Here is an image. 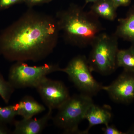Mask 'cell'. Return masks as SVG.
<instances>
[{
	"instance_id": "cell-1",
	"label": "cell",
	"mask_w": 134,
	"mask_h": 134,
	"mask_svg": "<svg viewBox=\"0 0 134 134\" xmlns=\"http://www.w3.org/2000/svg\"><path fill=\"white\" fill-rule=\"evenodd\" d=\"M59 31L56 19L28 13L3 36L0 54L12 61H39L53 52Z\"/></svg>"
},
{
	"instance_id": "cell-2",
	"label": "cell",
	"mask_w": 134,
	"mask_h": 134,
	"mask_svg": "<svg viewBox=\"0 0 134 134\" xmlns=\"http://www.w3.org/2000/svg\"><path fill=\"white\" fill-rule=\"evenodd\" d=\"M57 16L60 31L66 41L79 47L91 46L103 30L98 16L77 5H71Z\"/></svg>"
},
{
	"instance_id": "cell-3",
	"label": "cell",
	"mask_w": 134,
	"mask_h": 134,
	"mask_svg": "<svg viewBox=\"0 0 134 134\" xmlns=\"http://www.w3.org/2000/svg\"><path fill=\"white\" fill-rule=\"evenodd\" d=\"M92 97L82 93L70 96L52 117L54 125L63 130L65 134H86L85 131H80L78 127L93 103Z\"/></svg>"
},
{
	"instance_id": "cell-4",
	"label": "cell",
	"mask_w": 134,
	"mask_h": 134,
	"mask_svg": "<svg viewBox=\"0 0 134 134\" xmlns=\"http://www.w3.org/2000/svg\"><path fill=\"white\" fill-rule=\"evenodd\" d=\"M118 38L115 34L110 35L102 32L97 37L92 44L88 59L92 72L108 75L116 70L119 50Z\"/></svg>"
},
{
	"instance_id": "cell-5",
	"label": "cell",
	"mask_w": 134,
	"mask_h": 134,
	"mask_svg": "<svg viewBox=\"0 0 134 134\" xmlns=\"http://www.w3.org/2000/svg\"><path fill=\"white\" fill-rule=\"evenodd\" d=\"M61 69L57 64L30 66L24 62H17L9 70L8 81L15 89L36 88L47 75Z\"/></svg>"
},
{
	"instance_id": "cell-6",
	"label": "cell",
	"mask_w": 134,
	"mask_h": 134,
	"mask_svg": "<svg viewBox=\"0 0 134 134\" xmlns=\"http://www.w3.org/2000/svg\"><path fill=\"white\" fill-rule=\"evenodd\" d=\"M60 71L68 75L70 80L81 93L92 97L102 90L103 85L93 77L88 59L84 55L73 58Z\"/></svg>"
},
{
	"instance_id": "cell-7",
	"label": "cell",
	"mask_w": 134,
	"mask_h": 134,
	"mask_svg": "<svg viewBox=\"0 0 134 134\" xmlns=\"http://www.w3.org/2000/svg\"><path fill=\"white\" fill-rule=\"evenodd\" d=\"M36 89L48 110L58 109L70 97L68 89L63 82L47 77Z\"/></svg>"
},
{
	"instance_id": "cell-8",
	"label": "cell",
	"mask_w": 134,
	"mask_h": 134,
	"mask_svg": "<svg viewBox=\"0 0 134 134\" xmlns=\"http://www.w3.org/2000/svg\"><path fill=\"white\" fill-rule=\"evenodd\" d=\"M102 90L115 102L128 104L134 100V72L123 70V72L110 85Z\"/></svg>"
},
{
	"instance_id": "cell-9",
	"label": "cell",
	"mask_w": 134,
	"mask_h": 134,
	"mask_svg": "<svg viewBox=\"0 0 134 134\" xmlns=\"http://www.w3.org/2000/svg\"><path fill=\"white\" fill-rule=\"evenodd\" d=\"M53 110L48 112L39 119L32 118L23 119L20 120H15L14 123V129L13 134H39L43 132L52 119Z\"/></svg>"
},
{
	"instance_id": "cell-10",
	"label": "cell",
	"mask_w": 134,
	"mask_h": 134,
	"mask_svg": "<svg viewBox=\"0 0 134 134\" xmlns=\"http://www.w3.org/2000/svg\"><path fill=\"white\" fill-rule=\"evenodd\" d=\"M112 116L111 109L110 106H99L93 103L89 107L85 115V119L89 122L88 127L85 130L86 134L88 133L91 128L96 125L109 124Z\"/></svg>"
},
{
	"instance_id": "cell-11",
	"label": "cell",
	"mask_w": 134,
	"mask_h": 134,
	"mask_svg": "<svg viewBox=\"0 0 134 134\" xmlns=\"http://www.w3.org/2000/svg\"><path fill=\"white\" fill-rule=\"evenodd\" d=\"M15 105L17 115L21 116L23 119L32 118L46 110L44 105L30 96H24Z\"/></svg>"
},
{
	"instance_id": "cell-12",
	"label": "cell",
	"mask_w": 134,
	"mask_h": 134,
	"mask_svg": "<svg viewBox=\"0 0 134 134\" xmlns=\"http://www.w3.org/2000/svg\"><path fill=\"white\" fill-rule=\"evenodd\" d=\"M119 22L115 35L134 44V5L130 9L126 16L119 19Z\"/></svg>"
},
{
	"instance_id": "cell-13",
	"label": "cell",
	"mask_w": 134,
	"mask_h": 134,
	"mask_svg": "<svg viewBox=\"0 0 134 134\" xmlns=\"http://www.w3.org/2000/svg\"><path fill=\"white\" fill-rule=\"evenodd\" d=\"M117 9L112 0H98L93 3L91 10L99 18L113 21L117 17Z\"/></svg>"
},
{
	"instance_id": "cell-14",
	"label": "cell",
	"mask_w": 134,
	"mask_h": 134,
	"mask_svg": "<svg viewBox=\"0 0 134 134\" xmlns=\"http://www.w3.org/2000/svg\"><path fill=\"white\" fill-rule=\"evenodd\" d=\"M117 67L134 72V46L126 49L119 50L117 56Z\"/></svg>"
},
{
	"instance_id": "cell-15",
	"label": "cell",
	"mask_w": 134,
	"mask_h": 134,
	"mask_svg": "<svg viewBox=\"0 0 134 134\" xmlns=\"http://www.w3.org/2000/svg\"><path fill=\"white\" fill-rule=\"evenodd\" d=\"M17 115L15 105L2 107L0 106V122L4 124H14Z\"/></svg>"
},
{
	"instance_id": "cell-16",
	"label": "cell",
	"mask_w": 134,
	"mask_h": 134,
	"mask_svg": "<svg viewBox=\"0 0 134 134\" xmlns=\"http://www.w3.org/2000/svg\"><path fill=\"white\" fill-rule=\"evenodd\" d=\"M15 88L0 74V97L6 104L9 100L15 91Z\"/></svg>"
},
{
	"instance_id": "cell-17",
	"label": "cell",
	"mask_w": 134,
	"mask_h": 134,
	"mask_svg": "<svg viewBox=\"0 0 134 134\" xmlns=\"http://www.w3.org/2000/svg\"><path fill=\"white\" fill-rule=\"evenodd\" d=\"M105 127L103 128V133L105 134H126L125 132L120 131L114 125L109 124L105 125Z\"/></svg>"
},
{
	"instance_id": "cell-18",
	"label": "cell",
	"mask_w": 134,
	"mask_h": 134,
	"mask_svg": "<svg viewBox=\"0 0 134 134\" xmlns=\"http://www.w3.org/2000/svg\"><path fill=\"white\" fill-rule=\"evenodd\" d=\"M25 0H0V10L9 7L17 3L25 2Z\"/></svg>"
},
{
	"instance_id": "cell-19",
	"label": "cell",
	"mask_w": 134,
	"mask_h": 134,
	"mask_svg": "<svg viewBox=\"0 0 134 134\" xmlns=\"http://www.w3.org/2000/svg\"><path fill=\"white\" fill-rule=\"evenodd\" d=\"M116 8L120 7H127L130 4L132 0H112Z\"/></svg>"
},
{
	"instance_id": "cell-20",
	"label": "cell",
	"mask_w": 134,
	"mask_h": 134,
	"mask_svg": "<svg viewBox=\"0 0 134 134\" xmlns=\"http://www.w3.org/2000/svg\"><path fill=\"white\" fill-rule=\"evenodd\" d=\"M52 1L53 0H25V2L29 6H34L48 3Z\"/></svg>"
},
{
	"instance_id": "cell-21",
	"label": "cell",
	"mask_w": 134,
	"mask_h": 134,
	"mask_svg": "<svg viewBox=\"0 0 134 134\" xmlns=\"http://www.w3.org/2000/svg\"><path fill=\"white\" fill-rule=\"evenodd\" d=\"M7 125L2 122H0V134L12 133Z\"/></svg>"
},
{
	"instance_id": "cell-22",
	"label": "cell",
	"mask_w": 134,
	"mask_h": 134,
	"mask_svg": "<svg viewBox=\"0 0 134 134\" xmlns=\"http://www.w3.org/2000/svg\"><path fill=\"white\" fill-rule=\"evenodd\" d=\"M125 133L126 134H134V124Z\"/></svg>"
},
{
	"instance_id": "cell-23",
	"label": "cell",
	"mask_w": 134,
	"mask_h": 134,
	"mask_svg": "<svg viewBox=\"0 0 134 134\" xmlns=\"http://www.w3.org/2000/svg\"><path fill=\"white\" fill-rule=\"evenodd\" d=\"M98 0H85L86 4L89 3H94L97 2Z\"/></svg>"
}]
</instances>
